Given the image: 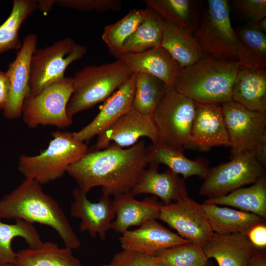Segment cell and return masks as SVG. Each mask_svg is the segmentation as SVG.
I'll return each instance as SVG.
<instances>
[{"label": "cell", "instance_id": "obj_4", "mask_svg": "<svg viewBox=\"0 0 266 266\" xmlns=\"http://www.w3.org/2000/svg\"><path fill=\"white\" fill-rule=\"evenodd\" d=\"M121 60L99 66H87L72 78L73 93L66 113L72 119L77 113L93 107L108 99L133 75Z\"/></svg>", "mask_w": 266, "mask_h": 266}, {"label": "cell", "instance_id": "obj_6", "mask_svg": "<svg viewBox=\"0 0 266 266\" xmlns=\"http://www.w3.org/2000/svg\"><path fill=\"white\" fill-rule=\"evenodd\" d=\"M221 107L231 147L230 159L253 153L266 166V113L250 110L233 100Z\"/></svg>", "mask_w": 266, "mask_h": 266}, {"label": "cell", "instance_id": "obj_45", "mask_svg": "<svg viewBox=\"0 0 266 266\" xmlns=\"http://www.w3.org/2000/svg\"><path fill=\"white\" fill-rule=\"evenodd\" d=\"M204 266H212V265L208 261Z\"/></svg>", "mask_w": 266, "mask_h": 266}, {"label": "cell", "instance_id": "obj_20", "mask_svg": "<svg viewBox=\"0 0 266 266\" xmlns=\"http://www.w3.org/2000/svg\"><path fill=\"white\" fill-rule=\"evenodd\" d=\"M116 59L123 62L133 73L151 75L169 87H173L182 68L161 46L140 53L123 54Z\"/></svg>", "mask_w": 266, "mask_h": 266}, {"label": "cell", "instance_id": "obj_12", "mask_svg": "<svg viewBox=\"0 0 266 266\" xmlns=\"http://www.w3.org/2000/svg\"><path fill=\"white\" fill-rule=\"evenodd\" d=\"M159 219L174 229L182 238L201 246L214 233L201 205L189 196L162 205Z\"/></svg>", "mask_w": 266, "mask_h": 266}, {"label": "cell", "instance_id": "obj_3", "mask_svg": "<svg viewBox=\"0 0 266 266\" xmlns=\"http://www.w3.org/2000/svg\"><path fill=\"white\" fill-rule=\"evenodd\" d=\"M239 69L237 61L207 56L182 68L173 87L196 102L222 104L232 100Z\"/></svg>", "mask_w": 266, "mask_h": 266}, {"label": "cell", "instance_id": "obj_30", "mask_svg": "<svg viewBox=\"0 0 266 266\" xmlns=\"http://www.w3.org/2000/svg\"><path fill=\"white\" fill-rule=\"evenodd\" d=\"M146 8L145 17L125 41L120 55L140 53L161 45L165 21L154 9L147 6Z\"/></svg>", "mask_w": 266, "mask_h": 266}, {"label": "cell", "instance_id": "obj_18", "mask_svg": "<svg viewBox=\"0 0 266 266\" xmlns=\"http://www.w3.org/2000/svg\"><path fill=\"white\" fill-rule=\"evenodd\" d=\"M136 73L100 106L96 117L80 131L72 133L77 140L89 141L110 127L123 115L133 108Z\"/></svg>", "mask_w": 266, "mask_h": 266}, {"label": "cell", "instance_id": "obj_26", "mask_svg": "<svg viewBox=\"0 0 266 266\" xmlns=\"http://www.w3.org/2000/svg\"><path fill=\"white\" fill-rule=\"evenodd\" d=\"M234 30L239 41L237 61L239 69H266V34L256 22H248Z\"/></svg>", "mask_w": 266, "mask_h": 266}, {"label": "cell", "instance_id": "obj_29", "mask_svg": "<svg viewBox=\"0 0 266 266\" xmlns=\"http://www.w3.org/2000/svg\"><path fill=\"white\" fill-rule=\"evenodd\" d=\"M13 266H83L72 249L61 248L52 242H44L39 248H27L16 253Z\"/></svg>", "mask_w": 266, "mask_h": 266}, {"label": "cell", "instance_id": "obj_43", "mask_svg": "<svg viewBox=\"0 0 266 266\" xmlns=\"http://www.w3.org/2000/svg\"><path fill=\"white\" fill-rule=\"evenodd\" d=\"M55 3H56V0H37L38 9H40L41 11L44 13H47L52 8L53 5Z\"/></svg>", "mask_w": 266, "mask_h": 266}, {"label": "cell", "instance_id": "obj_37", "mask_svg": "<svg viewBox=\"0 0 266 266\" xmlns=\"http://www.w3.org/2000/svg\"><path fill=\"white\" fill-rule=\"evenodd\" d=\"M56 3L63 7L88 12L118 11L122 7L120 0H58Z\"/></svg>", "mask_w": 266, "mask_h": 266}, {"label": "cell", "instance_id": "obj_40", "mask_svg": "<svg viewBox=\"0 0 266 266\" xmlns=\"http://www.w3.org/2000/svg\"><path fill=\"white\" fill-rule=\"evenodd\" d=\"M247 236L254 248L265 249L266 247V222L258 224L252 227Z\"/></svg>", "mask_w": 266, "mask_h": 266}, {"label": "cell", "instance_id": "obj_23", "mask_svg": "<svg viewBox=\"0 0 266 266\" xmlns=\"http://www.w3.org/2000/svg\"><path fill=\"white\" fill-rule=\"evenodd\" d=\"M232 100L250 110L266 113V69H239L233 86Z\"/></svg>", "mask_w": 266, "mask_h": 266}, {"label": "cell", "instance_id": "obj_31", "mask_svg": "<svg viewBox=\"0 0 266 266\" xmlns=\"http://www.w3.org/2000/svg\"><path fill=\"white\" fill-rule=\"evenodd\" d=\"M165 21L172 23L193 35L199 25L195 2L190 0H144Z\"/></svg>", "mask_w": 266, "mask_h": 266}, {"label": "cell", "instance_id": "obj_44", "mask_svg": "<svg viewBox=\"0 0 266 266\" xmlns=\"http://www.w3.org/2000/svg\"><path fill=\"white\" fill-rule=\"evenodd\" d=\"M258 28L264 33H266V17L256 22Z\"/></svg>", "mask_w": 266, "mask_h": 266}, {"label": "cell", "instance_id": "obj_19", "mask_svg": "<svg viewBox=\"0 0 266 266\" xmlns=\"http://www.w3.org/2000/svg\"><path fill=\"white\" fill-rule=\"evenodd\" d=\"M140 174L130 193L134 197L142 194H152L161 199L164 204H168L188 196L185 179L169 168L158 171L159 165L150 163Z\"/></svg>", "mask_w": 266, "mask_h": 266}, {"label": "cell", "instance_id": "obj_35", "mask_svg": "<svg viewBox=\"0 0 266 266\" xmlns=\"http://www.w3.org/2000/svg\"><path fill=\"white\" fill-rule=\"evenodd\" d=\"M168 87L154 76L136 73L133 108L143 115H152Z\"/></svg>", "mask_w": 266, "mask_h": 266}, {"label": "cell", "instance_id": "obj_8", "mask_svg": "<svg viewBox=\"0 0 266 266\" xmlns=\"http://www.w3.org/2000/svg\"><path fill=\"white\" fill-rule=\"evenodd\" d=\"M87 50L85 45L76 43L70 37L59 40L44 48H36L31 60L27 97L37 95L47 86L64 78L67 67L81 59Z\"/></svg>", "mask_w": 266, "mask_h": 266}, {"label": "cell", "instance_id": "obj_17", "mask_svg": "<svg viewBox=\"0 0 266 266\" xmlns=\"http://www.w3.org/2000/svg\"><path fill=\"white\" fill-rule=\"evenodd\" d=\"M189 144L202 151L215 146H230L221 105L196 102Z\"/></svg>", "mask_w": 266, "mask_h": 266}, {"label": "cell", "instance_id": "obj_34", "mask_svg": "<svg viewBox=\"0 0 266 266\" xmlns=\"http://www.w3.org/2000/svg\"><path fill=\"white\" fill-rule=\"evenodd\" d=\"M146 12V8L132 9L122 19L104 27L101 38L111 55L116 58L120 55L124 43L135 32Z\"/></svg>", "mask_w": 266, "mask_h": 266}, {"label": "cell", "instance_id": "obj_13", "mask_svg": "<svg viewBox=\"0 0 266 266\" xmlns=\"http://www.w3.org/2000/svg\"><path fill=\"white\" fill-rule=\"evenodd\" d=\"M141 137L150 138L153 144L160 141L152 115H143L133 108L98 135L96 149H103L112 142L122 148L133 146Z\"/></svg>", "mask_w": 266, "mask_h": 266}, {"label": "cell", "instance_id": "obj_33", "mask_svg": "<svg viewBox=\"0 0 266 266\" xmlns=\"http://www.w3.org/2000/svg\"><path fill=\"white\" fill-rule=\"evenodd\" d=\"M37 9V0L13 1L10 15L0 25V55L21 48L22 41L19 38L20 28L28 17Z\"/></svg>", "mask_w": 266, "mask_h": 266}, {"label": "cell", "instance_id": "obj_36", "mask_svg": "<svg viewBox=\"0 0 266 266\" xmlns=\"http://www.w3.org/2000/svg\"><path fill=\"white\" fill-rule=\"evenodd\" d=\"M152 256L156 266H204L208 261L202 247L192 242L160 251Z\"/></svg>", "mask_w": 266, "mask_h": 266}, {"label": "cell", "instance_id": "obj_9", "mask_svg": "<svg viewBox=\"0 0 266 266\" xmlns=\"http://www.w3.org/2000/svg\"><path fill=\"white\" fill-rule=\"evenodd\" d=\"M196 102L168 87L152 117L160 140L181 149L189 145Z\"/></svg>", "mask_w": 266, "mask_h": 266}, {"label": "cell", "instance_id": "obj_22", "mask_svg": "<svg viewBox=\"0 0 266 266\" xmlns=\"http://www.w3.org/2000/svg\"><path fill=\"white\" fill-rule=\"evenodd\" d=\"M202 247L208 259H214L218 266H246L255 249L247 235L240 233H214Z\"/></svg>", "mask_w": 266, "mask_h": 266}, {"label": "cell", "instance_id": "obj_21", "mask_svg": "<svg viewBox=\"0 0 266 266\" xmlns=\"http://www.w3.org/2000/svg\"><path fill=\"white\" fill-rule=\"evenodd\" d=\"M112 203L115 214L111 229L122 233L132 226H140L149 220L158 219L162 204L156 197L136 200L130 193L114 196Z\"/></svg>", "mask_w": 266, "mask_h": 266}, {"label": "cell", "instance_id": "obj_11", "mask_svg": "<svg viewBox=\"0 0 266 266\" xmlns=\"http://www.w3.org/2000/svg\"><path fill=\"white\" fill-rule=\"evenodd\" d=\"M72 93V78L65 77L37 95L27 97L22 113L24 122L31 128L39 125L59 128L70 126L72 119L67 116L66 108Z\"/></svg>", "mask_w": 266, "mask_h": 266}, {"label": "cell", "instance_id": "obj_7", "mask_svg": "<svg viewBox=\"0 0 266 266\" xmlns=\"http://www.w3.org/2000/svg\"><path fill=\"white\" fill-rule=\"evenodd\" d=\"M194 33L203 54L237 61L239 41L231 23L229 1L209 0Z\"/></svg>", "mask_w": 266, "mask_h": 266}, {"label": "cell", "instance_id": "obj_1", "mask_svg": "<svg viewBox=\"0 0 266 266\" xmlns=\"http://www.w3.org/2000/svg\"><path fill=\"white\" fill-rule=\"evenodd\" d=\"M147 165L144 141L127 149L111 143L102 150H88L66 172L86 194L100 186L103 195L115 196L130 193Z\"/></svg>", "mask_w": 266, "mask_h": 266}, {"label": "cell", "instance_id": "obj_2", "mask_svg": "<svg viewBox=\"0 0 266 266\" xmlns=\"http://www.w3.org/2000/svg\"><path fill=\"white\" fill-rule=\"evenodd\" d=\"M0 218L22 219L54 229L65 247L79 248L81 242L58 202L34 180L25 178L14 190L0 200Z\"/></svg>", "mask_w": 266, "mask_h": 266}, {"label": "cell", "instance_id": "obj_24", "mask_svg": "<svg viewBox=\"0 0 266 266\" xmlns=\"http://www.w3.org/2000/svg\"><path fill=\"white\" fill-rule=\"evenodd\" d=\"M148 164H162L176 174H181L185 179L196 175L204 179L209 168L204 161L191 160L184 155L183 150L167 144L162 141L146 147Z\"/></svg>", "mask_w": 266, "mask_h": 266}, {"label": "cell", "instance_id": "obj_25", "mask_svg": "<svg viewBox=\"0 0 266 266\" xmlns=\"http://www.w3.org/2000/svg\"><path fill=\"white\" fill-rule=\"evenodd\" d=\"M201 205L213 233L247 235L254 226L266 222V219L253 213L213 203L203 202Z\"/></svg>", "mask_w": 266, "mask_h": 266}, {"label": "cell", "instance_id": "obj_28", "mask_svg": "<svg viewBox=\"0 0 266 266\" xmlns=\"http://www.w3.org/2000/svg\"><path fill=\"white\" fill-rule=\"evenodd\" d=\"M204 203L235 207L266 219V176L248 187H241L225 196L206 199Z\"/></svg>", "mask_w": 266, "mask_h": 266}, {"label": "cell", "instance_id": "obj_15", "mask_svg": "<svg viewBox=\"0 0 266 266\" xmlns=\"http://www.w3.org/2000/svg\"><path fill=\"white\" fill-rule=\"evenodd\" d=\"M86 195L78 187L73 190L74 201L70 204L71 215L81 219L80 232H87L92 237L98 235L101 240H104L115 217L112 200L110 196L102 194L98 202H92Z\"/></svg>", "mask_w": 266, "mask_h": 266}, {"label": "cell", "instance_id": "obj_10", "mask_svg": "<svg viewBox=\"0 0 266 266\" xmlns=\"http://www.w3.org/2000/svg\"><path fill=\"white\" fill-rule=\"evenodd\" d=\"M266 166L253 153H244L228 162L209 168L200 189V194L212 199L225 196L266 176Z\"/></svg>", "mask_w": 266, "mask_h": 266}, {"label": "cell", "instance_id": "obj_16", "mask_svg": "<svg viewBox=\"0 0 266 266\" xmlns=\"http://www.w3.org/2000/svg\"><path fill=\"white\" fill-rule=\"evenodd\" d=\"M119 241L122 249L152 256L160 251L191 242L153 219L136 229L124 232Z\"/></svg>", "mask_w": 266, "mask_h": 266}, {"label": "cell", "instance_id": "obj_27", "mask_svg": "<svg viewBox=\"0 0 266 266\" xmlns=\"http://www.w3.org/2000/svg\"><path fill=\"white\" fill-rule=\"evenodd\" d=\"M160 46L182 68L195 63L203 57V51L193 35L166 21Z\"/></svg>", "mask_w": 266, "mask_h": 266}, {"label": "cell", "instance_id": "obj_41", "mask_svg": "<svg viewBox=\"0 0 266 266\" xmlns=\"http://www.w3.org/2000/svg\"><path fill=\"white\" fill-rule=\"evenodd\" d=\"M10 81L6 72L0 70V109L6 107L9 98Z\"/></svg>", "mask_w": 266, "mask_h": 266}, {"label": "cell", "instance_id": "obj_38", "mask_svg": "<svg viewBox=\"0 0 266 266\" xmlns=\"http://www.w3.org/2000/svg\"><path fill=\"white\" fill-rule=\"evenodd\" d=\"M101 266H156L153 256L122 249Z\"/></svg>", "mask_w": 266, "mask_h": 266}, {"label": "cell", "instance_id": "obj_5", "mask_svg": "<svg viewBox=\"0 0 266 266\" xmlns=\"http://www.w3.org/2000/svg\"><path fill=\"white\" fill-rule=\"evenodd\" d=\"M47 148L35 156L22 155L18 169L25 178L41 185L61 177L67 167L80 160L88 150L84 142L76 139L71 133L56 131Z\"/></svg>", "mask_w": 266, "mask_h": 266}, {"label": "cell", "instance_id": "obj_14", "mask_svg": "<svg viewBox=\"0 0 266 266\" xmlns=\"http://www.w3.org/2000/svg\"><path fill=\"white\" fill-rule=\"evenodd\" d=\"M38 37L32 33L25 36L15 59L8 65L6 73L10 81V90L7 105L3 110L5 118L15 119L22 113L25 100L28 94L30 63L36 49Z\"/></svg>", "mask_w": 266, "mask_h": 266}, {"label": "cell", "instance_id": "obj_39", "mask_svg": "<svg viewBox=\"0 0 266 266\" xmlns=\"http://www.w3.org/2000/svg\"><path fill=\"white\" fill-rule=\"evenodd\" d=\"M232 3L248 22L255 23L266 17V0H233Z\"/></svg>", "mask_w": 266, "mask_h": 266}, {"label": "cell", "instance_id": "obj_46", "mask_svg": "<svg viewBox=\"0 0 266 266\" xmlns=\"http://www.w3.org/2000/svg\"><path fill=\"white\" fill-rule=\"evenodd\" d=\"M0 266H13V265L11 264H6L3 265H0Z\"/></svg>", "mask_w": 266, "mask_h": 266}, {"label": "cell", "instance_id": "obj_42", "mask_svg": "<svg viewBox=\"0 0 266 266\" xmlns=\"http://www.w3.org/2000/svg\"><path fill=\"white\" fill-rule=\"evenodd\" d=\"M246 266H266L265 249L255 248Z\"/></svg>", "mask_w": 266, "mask_h": 266}, {"label": "cell", "instance_id": "obj_32", "mask_svg": "<svg viewBox=\"0 0 266 266\" xmlns=\"http://www.w3.org/2000/svg\"><path fill=\"white\" fill-rule=\"evenodd\" d=\"M0 218V266L13 265L16 253L12 249L11 242L16 237H21L26 242L29 248L36 249L43 243L40 234L33 224L17 219L14 224L3 223Z\"/></svg>", "mask_w": 266, "mask_h": 266}]
</instances>
